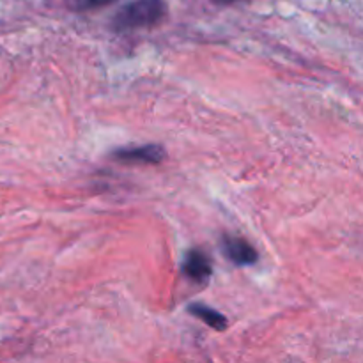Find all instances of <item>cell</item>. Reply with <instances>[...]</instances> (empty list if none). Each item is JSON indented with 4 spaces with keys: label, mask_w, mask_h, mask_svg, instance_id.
I'll list each match as a JSON object with an SVG mask.
<instances>
[{
    "label": "cell",
    "mask_w": 363,
    "mask_h": 363,
    "mask_svg": "<svg viewBox=\"0 0 363 363\" xmlns=\"http://www.w3.org/2000/svg\"><path fill=\"white\" fill-rule=\"evenodd\" d=\"M165 13L167 4L163 0H135L113 16L112 28L116 32H128L152 27L163 20Z\"/></svg>",
    "instance_id": "cell-1"
},
{
    "label": "cell",
    "mask_w": 363,
    "mask_h": 363,
    "mask_svg": "<svg viewBox=\"0 0 363 363\" xmlns=\"http://www.w3.org/2000/svg\"><path fill=\"white\" fill-rule=\"evenodd\" d=\"M223 254L236 266H252L259 261L257 250L243 238H223Z\"/></svg>",
    "instance_id": "cell-2"
},
{
    "label": "cell",
    "mask_w": 363,
    "mask_h": 363,
    "mask_svg": "<svg viewBox=\"0 0 363 363\" xmlns=\"http://www.w3.org/2000/svg\"><path fill=\"white\" fill-rule=\"evenodd\" d=\"M113 158L121 162H142V163H162L165 158V149L162 145H138V147H126L117 149L113 152Z\"/></svg>",
    "instance_id": "cell-3"
},
{
    "label": "cell",
    "mask_w": 363,
    "mask_h": 363,
    "mask_svg": "<svg viewBox=\"0 0 363 363\" xmlns=\"http://www.w3.org/2000/svg\"><path fill=\"white\" fill-rule=\"evenodd\" d=\"M211 259L201 250H190L183 261V273L190 280L199 284L208 282L211 277Z\"/></svg>",
    "instance_id": "cell-4"
},
{
    "label": "cell",
    "mask_w": 363,
    "mask_h": 363,
    "mask_svg": "<svg viewBox=\"0 0 363 363\" xmlns=\"http://www.w3.org/2000/svg\"><path fill=\"white\" fill-rule=\"evenodd\" d=\"M188 312H190L191 315H195V318L201 319L202 323H206L209 328L216 330V332H222V330L227 328L225 315H222L220 312H216L215 308L206 307V305L194 303V305H190V307H188Z\"/></svg>",
    "instance_id": "cell-5"
},
{
    "label": "cell",
    "mask_w": 363,
    "mask_h": 363,
    "mask_svg": "<svg viewBox=\"0 0 363 363\" xmlns=\"http://www.w3.org/2000/svg\"><path fill=\"white\" fill-rule=\"evenodd\" d=\"M116 2V0H69L71 6L78 11H87V9H98V7L108 6V4Z\"/></svg>",
    "instance_id": "cell-6"
},
{
    "label": "cell",
    "mask_w": 363,
    "mask_h": 363,
    "mask_svg": "<svg viewBox=\"0 0 363 363\" xmlns=\"http://www.w3.org/2000/svg\"><path fill=\"white\" fill-rule=\"evenodd\" d=\"M216 4H234V2H241V0H215Z\"/></svg>",
    "instance_id": "cell-7"
}]
</instances>
